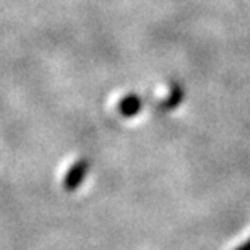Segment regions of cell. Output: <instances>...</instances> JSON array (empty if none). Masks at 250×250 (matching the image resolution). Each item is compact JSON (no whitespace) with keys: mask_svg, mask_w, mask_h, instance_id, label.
I'll return each instance as SVG.
<instances>
[{"mask_svg":"<svg viewBox=\"0 0 250 250\" xmlns=\"http://www.w3.org/2000/svg\"><path fill=\"white\" fill-rule=\"evenodd\" d=\"M88 169H89L88 159L82 158V159H78V161H75L72 164V167H70L68 171L65 172V176H63V182H62L63 188L68 190V192L77 190L83 184L84 177H86Z\"/></svg>","mask_w":250,"mask_h":250,"instance_id":"1","label":"cell"},{"mask_svg":"<svg viewBox=\"0 0 250 250\" xmlns=\"http://www.w3.org/2000/svg\"><path fill=\"white\" fill-rule=\"evenodd\" d=\"M142 107H143V99L135 93L125 94L117 103V112L122 117H135L142 111Z\"/></svg>","mask_w":250,"mask_h":250,"instance_id":"2","label":"cell"},{"mask_svg":"<svg viewBox=\"0 0 250 250\" xmlns=\"http://www.w3.org/2000/svg\"><path fill=\"white\" fill-rule=\"evenodd\" d=\"M184 98H186V91H184V88L179 83H172L167 89V94L161 99V101H159L158 109L161 112L172 111V109H176L179 104L184 101Z\"/></svg>","mask_w":250,"mask_h":250,"instance_id":"3","label":"cell"},{"mask_svg":"<svg viewBox=\"0 0 250 250\" xmlns=\"http://www.w3.org/2000/svg\"><path fill=\"white\" fill-rule=\"evenodd\" d=\"M234 250H250V239L246 242H242L241 246H239L237 249H234Z\"/></svg>","mask_w":250,"mask_h":250,"instance_id":"4","label":"cell"}]
</instances>
